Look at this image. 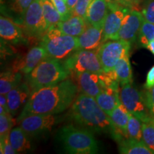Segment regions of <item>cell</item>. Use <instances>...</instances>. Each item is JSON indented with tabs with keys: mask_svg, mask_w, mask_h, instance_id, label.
<instances>
[{
	"mask_svg": "<svg viewBox=\"0 0 154 154\" xmlns=\"http://www.w3.org/2000/svg\"><path fill=\"white\" fill-rule=\"evenodd\" d=\"M132 1L135 5V6H137L138 5H140V4L143 1H145V0H132Z\"/></svg>",
	"mask_w": 154,
	"mask_h": 154,
	"instance_id": "cell-42",
	"label": "cell"
},
{
	"mask_svg": "<svg viewBox=\"0 0 154 154\" xmlns=\"http://www.w3.org/2000/svg\"><path fill=\"white\" fill-rule=\"evenodd\" d=\"M101 74L90 72L76 73L78 87L83 94L95 98L103 89L107 88Z\"/></svg>",
	"mask_w": 154,
	"mask_h": 154,
	"instance_id": "cell-13",
	"label": "cell"
},
{
	"mask_svg": "<svg viewBox=\"0 0 154 154\" xmlns=\"http://www.w3.org/2000/svg\"><path fill=\"white\" fill-rule=\"evenodd\" d=\"M0 151L2 154H15L17 152L13 149L9 139V135L0 137Z\"/></svg>",
	"mask_w": 154,
	"mask_h": 154,
	"instance_id": "cell-35",
	"label": "cell"
},
{
	"mask_svg": "<svg viewBox=\"0 0 154 154\" xmlns=\"http://www.w3.org/2000/svg\"><path fill=\"white\" fill-rule=\"evenodd\" d=\"M119 151L123 154H153L143 140L123 138L119 140Z\"/></svg>",
	"mask_w": 154,
	"mask_h": 154,
	"instance_id": "cell-22",
	"label": "cell"
},
{
	"mask_svg": "<svg viewBox=\"0 0 154 154\" xmlns=\"http://www.w3.org/2000/svg\"><path fill=\"white\" fill-rule=\"evenodd\" d=\"M113 71L121 87L127 84L133 82L132 69L129 61V53L126 54L121 58Z\"/></svg>",
	"mask_w": 154,
	"mask_h": 154,
	"instance_id": "cell-23",
	"label": "cell"
},
{
	"mask_svg": "<svg viewBox=\"0 0 154 154\" xmlns=\"http://www.w3.org/2000/svg\"><path fill=\"white\" fill-rule=\"evenodd\" d=\"M72 118L81 126L98 134H110L118 140L119 136L109 115L100 107L95 98L81 94L72 103Z\"/></svg>",
	"mask_w": 154,
	"mask_h": 154,
	"instance_id": "cell-2",
	"label": "cell"
},
{
	"mask_svg": "<svg viewBox=\"0 0 154 154\" xmlns=\"http://www.w3.org/2000/svg\"><path fill=\"white\" fill-rule=\"evenodd\" d=\"M51 1L52 2L53 5H54L59 14H61L62 17V21L66 20L74 14L72 11L69 9L66 1L64 0H51Z\"/></svg>",
	"mask_w": 154,
	"mask_h": 154,
	"instance_id": "cell-32",
	"label": "cell"
},
{
	"mask_svg": "<svg viewBox=\"0 0 154 154\" xmlns=\"http://www.w3.org/2000/svg\"><path fill=\"white\" fill-rule=\"evenodd\" d=\"M131 44L123 39L111 40L103 42L96 49L103 72L113 70L118 61L123 56L129 53Z\"/></svg>",
	"mask_w": 154,
	"mask_h": 154,
	"instance_id": "cell-8",
	"label": "cell"
},
{
	"mask_svg": "<svg viewBox=\"0 0 154 154\" xmlns=\"http://www.w3.org/2000/svg\"><path fill=\"white\" fill-rule=\"evenodd\" d=\"M109 11L106 0H92L88 7L86 20L88 24L103 28Z\"/></svg>",
	"mask_w": 154,
	"mask_h": 154,
	"instance_id": "cell-16",
	"label": "cell"
},
{
	"mask_svg": "<svg viewBox=\"0 0 154 154\" xmlns=\"http://www.w3.org/2000/svg\"><path fill=\"white\" fill-rule=\"evenodd\" d=\"M63 64L69 72L76 74L84 72L96 74L103 72L96 50H77L66 58Z\"/></svg>",
	"mask_w": 154,
	"mask_h": 154,
	"instance_id": "cell-7",
	"label": "cell"
},
{
	"mask_svg": "<svg viewBox=\"0 0 154 154\" xmlns=\"http://www.w3.org/2000/svg\"><path fill=\"white\" fill-rule=\"evenodd\" d=\"M128 138L136 140H143L142 121L131 113H130L129 120L127 126Z\"/></svg>",
	"mask_w": 154,
	"mask_h": 154,
	"instance_id": "cell-27",
	"label": "cell"
},
{
	"mask_svg": "<svg viewBox=\"0 0 154 154\" xmlns=\"http://www.w3.org/2000/svg\"><path fill=\"white\" fill-rule=\"evenodd\" d=\"M0 36L2 38L12 43H19L23 39V33L20 27L11 19L0 17Z\"/></svg>",
	"mask_w": 154,
	"mask_h": 154,
	"instance_id": "cell-21",
	"label": "cell"
},
{
	"mask_svg": "<svg viewBox=\"0 0 154 154\" xmlns=\"http://www.w3.org/2000/svg\"><path fill=\"white\" fill-rule=\"evenodd\" d=\"M106 2L109 4L123 6V7H128L131 9H133L135 7L132 0H106Z\"/></svg>",
	"mask_w": 154,
	"mask_h": 154,
	"instance_id": "cell-38",
	"label": "cell"
},
{
	"mask_svg": "<svg viewBox=\"0 0 154 154\" xmlns=\"http://www.w3.org/2000/svg\"><path fill=\"white\" fill-rule=\"evenodd\" d=\"M22 73L8 71L2 72L0 78V94L7 95L9 91L20 85Z\"/></svg>",
	"mask_w": 154,
	"mask_h": 154,
	"instance_id": "cell-25",
	"label": "cell"
},
{
	"mask_svg": "<svg viewBox=\"0 0 154 154\" xmlns=\"http://www.w3.org/2000/svg\"><path fill=\"white\" fill-rule=\"evenodd\" d=\"M32 93L29 86L27 84H22L17 87L14 88L7 94V104L11 114H16L19 108L25 103Z\"/></svg>",
	"mask_w": 154,
	"mask_h": 154,
	"instance_id": "cell-17",
	"label": "cell"
},
{
	"mask_svg": "<svg viewBox=\"0 0 154 154\" xmlns=\"http://www.w3.org/2000/svg\"><path fill=\"white\" fill-rule=\"evenodd\" d=\"M141 13L145 20L154 24V0L144 1Z\"/></svg>",
	"mask_w": 154,
	"mask_h": 154,
	"instance_id": "cell-33",
	"label": "cell"
},
{
	"mask_svg": "<svg viewBox=\"0 0 154 154\" xmlns=\"http://www.w3.org/2000/svg\"><path fill=\"white\" fill-rule=\"evenodd\" d=\"M78 86L71 79L32 91L24 109L17 119L33 114H58L66 110L76 99Z\"/></svg>",
	"mask_w": 154,
	"mask_h": 154,
	"instance_id": "cell-1",
	"label": "cell"
},
{
	"mask_svg": "<svg viewBox=\"0 0 154 154\" xmlns=\"http://www.w3.org/2000/svg\"><path fill=\"white\" fill-rule=\"evenodd\" d=\"M43 14L49 29L55 26L62 21V17L56 9L51 0H41Z\"/></svg>",
	"mask_w": 154,
	"mask_h": 154,
	"instance_id": "cell-26",
	"label": "cell"
},
{
	"mask_svg": "<svg viewBox=\"0 0 154 154\" xmlns=\"http://www.w3.org/2000/svg\"><path fill=\"white\" fill-rule=\"evenodd\" d=\"M69 71L59 59L48 57L28 74L27 84L33 91L66 79Z\"/></svg>",
	"mask_w": 154,
	"mask_h": 154,
	"instance_id": "cell-3",
	"label": "cell"
},
{
	"mask_svg": "<svg viewBox=\"0 0 154 154\" xmlns=\"http://www.w3.org/2000/svg\"><path fill=\"white\" fill-rule=\"evenodd\" d=\"M100 107L110 116L113 109L121 101L119 88H106L95 97Z\"/></svg>",
	"mask_w": 154,
	"mask_h": 154,
	"instance_id": "cell-19",
	"label": "cell"
},
{
	"mask_svg": "<svg viewBox=\"0 0 154 154\" xmlns=\"http://www.w3.org/2000/svg\"><path fill=\"white\" fill-rule=\"evenodd\" d=\"M154 86V66L151 68L146 76V81L144 87L147 90L151 89Z\"/></svg>",
	"mask_w": 154,
	"mask_h": 154,
	"instance_id": "cell-37",
	"label": "cell"
},
{
	"mask_svg": "<svg viewBox=\"0 0 154 154\" xmlns=\"http://www.w3.org/2000/svg\"><path fill=\"white\" fill-rule=\"evenodd\" d=\"M138 38L140 47H147L148 44L154 40V24L144 19Z\"/></svg>",
	"mask_w": 154,
	"mask_h": 154,
	"instance_id": "cell-28",
	"label": "cell"
},
{
	"mask_svg": "<svg viewBox=\"0 0 154 154\" xmlns=\"http://www.w3.org/2000/svg\"><path fill=\"white\" fill-rule=\"evenodd\" d=\"M146 49H149V51H151V52L154 55V40H153V41L151 42L149 44H148Z\"/></svg>",
	"mask_w": 154,
	"mask_h": 154,
	"instance_id": "cell-41",
	"label": "cell"
},
{
	"mask_svg": "<svg viewBox=\"0 0 154 154\" xmlns=\"http://www.w3.org/2000/svg\"><path fill=\"white\" fill-rule=\"evenodd\" d=\"M87 24L88 22L84 18L78 15L73 14L66 20L61 21L57 26L63 34L78 37L87 27Z\"/></svg>",
	"mask_w": 154,
	"mask_h": 154,
	"instance_id": "cell-20",
	"label": "cell"
},
{
	"mask_svg": "<svg viewBox=\"0 0 154 154\" xmlns=\"http://www.w3.org/2000/svg\"><path fill=\"white\" fill-rule=\"evenodd\" d=\"M58 136L63 149L69 153L94 154L99 151L97 141L89 130L67 125L61 128Z\"/></svg>",
	"mask_w": 154,
	"mask_h": 154,
	"instance_id": "cell-4",
	"label": "cell"
},
{
	"mask_svg": "<svg viewBox=\"0 0 154 154\" xmlns=\"http://www.w3.org/2000/svg\"><path fill=\"white\" fill-rule=\"evenodd\" d=\"M120 99L127 110L142 122L149 121L152 118L148 108L146 96L138 88L133 86L132 83L121 87Z\"/></svg>",
	"mask_w": 154,
	"mask_h": 154,
	"instance_id": "cell-6",
	"label": "cell"
},
{
	"mask_svg": "<svg viewBox=\"0 0 154 154\" xmlns=\"http://www.w3.org/2000/svg\"><path fill=\"white\" fill-rule=\"evenodd\" d=\"M109 11L103 27V42L114 40L122 26L125 17L132 9L123 6L109 4Z\"/></svg>",
	"mask_w": 154,
	"mask_h": 154,
	"instance_id": "cell-11",
	"label": "cell"
},
{
	"mask_svg": "<svg viewBox=\"0 0 154 154\" xmlns=\"http://www.w3.org/2000/svg\"><path fill=\"white\" fill-rule=\"evenodd\" d=\"M58 121L59 118L54 114H33L24 117L18 123L28 136H37L51 131Z\"/></svg>",
	"mask_w": 154,
	"mask_h": 154,
	"instance_id": "cell-10",
	"label": "cell"
},
{
	"mask_svg": "<svg viewBox=\"0 0 154 154\" xmlns=\"http://www.w3.org/2000/svg\"><path fill=\"white\" fill-rule=\"evenodd\" d=\"M144 21L141 12L136 9H131L125 17L122 26L114 40L123 39L131 44L138 36L140 27Z\"/></svg>",
	"mask_w": 154,
	"mask_h": 154,
	"instance_id": "cell-12",
	"label": "cell"
},
{
	"mask_svg": "<svg viewBox=\"0 0 154 154\" xmlns=\"http://www.w3.org/2000/svg\"><path fill=\"white\" fill-rule=\"evenodd\" d=\"M91 2L92 0H78L73 11L74 14L78 15L86 19L88 9Z\"/></svg>",
	"mask_w": 154,
	"mask_h": 154,
	"instance_id": "cell-34",
	"label": "cell"
},
{
	"mask_svg": "<svg viewBox=\"0 0 154 154\" xmlns=\"http://www.w3.org/2000/svg\"><path fill=\"white\" fill-rule=\"evenodd\" d=\"M0 106L3 107V109H5L6 112L10 113L8 107V104H7V96L4 95V94H1V95H0Z\"/></svg>",
	"mask_w": 154,
	"mask_h": 154,
	"instance_id": "cell-39",
	"label": "cell"
},
{
	"mask_svg": "<svg viewBox=\"0 0 154 154\" xmlns=\"http://www.w3.org/2000/svg\"><path fill=\"white\" fill-rule=\"evenodd\" d=\"M77 38L79 49L96 50L102 43H103V28L89 24Z\"/></svg>",
	"mask_w": 154,
	"mask_h": 154,
	"instance_id": "cell-15",
	"label": "cell"
},
{
	"mask_svg": "<svg viewBox=\"0 0 154 154\" xmlns=\"http://www.w3.org/2000/svg\"><path fill=\"white\" fill-rule=\"evenodd\" d=\"M130 113L122 102L120 101L110 115V118L119 136V139L117 141L123 138H128L127 126L129 120Z\"/></svg>",
	"mask_w": 154,
	"mask_h": 154,
	"instance_id": "cell-18",
	"label": "cell"
},
{
	"mask_svg": "<svg viewBox=\"0 0 154 154\" xmlns=\"http://www.w3.org/2000/svg\"><path fill=\"white\" fill-rule=\"evenodd\" d=\"M13 125L14 121L10 113L5 112L0 114V137L9 135Z\"/></svg>",
	"mask_w": 154,
	"mask_h": 154,
	"instance_id": "cell-30",
	"label": "cell"
},
{
	"mask_svg": "<svg viewBox=\"0 0 154 154\" xmlns=\"http://www.w3.org/2000/svg\"><path fill=\"white\" fill-rule=\"evenodd\" d=\"M34 0H11L10 9L16 14L23 17L25 11Z\"/></svg>",
	"mask_w": 154,
	"mask_h": 154,
	"instance_id": "cell-31",
	"label": "cell"
},
{
	"mask_svg": "<svg viewBox=\"0 0 154 154\" xmlns=\"http://www.w3.org/2000/svg\"><path fill=\"white\" fill-rule=\"evenodd\" d=\"M48 57L49 56L47 51L42 46L34 47L32 48L24 57L16 61L13 66V71L28 75L38 63Z\"/></svg>",
	"mask_w": 154,
	"mask_h": 154,
	"instance_id": "cell-14",
	"label": "cell"
},
{
	"mask_svg": "<svg viewBox=\"0 0 154 154\" xmlns=\"http://www.w3.org/2000/svg\"><path fill=\"white\" fill-rule=\"evenodd\" d=\"M40 46L47 51L48 56L54 59H66L79 50L78 38L63 34L57 26L50 27L42 36Z\"/></svg>",
	"mask_w": 154,
	"mask_h": 154,
	"instance_id": "cell-5",
	"label": "cell"
},
{
	"mask_svg": "<svg viewBox=\"0 0 154 154\" xmlns=\"http://www.w3.org/2000/svg\"><path fill=\"white\" fill-rule=\"evenodd\" d=\"M28 136L20 126L11 130L9 134V142L17 153H22L31 149L32 145Z\"/></svg>",
	"mask_w": 154,
	"mask_h": 154,
	"instance_id": "cell-24",
	"label": "cell"
},
{
	"mask_svg": "<svg viewBox=\"0 0 154 154\" xmlns=\"http://www.w3.org/2000/svg\"><path fill=\"white\" fill-rule=\"evenodd\" d=\"M146 96L150 115L154 119V86L151 89L148 90Z\"/></svg>",
	"mask_w": 154,
	"mask_h": 154,
	"instance_id": "cell-36",
	"label": "cell"
},
{
	"mask_svg": "<svg viewBox=\"0 0 154 154\" xmlns=\"http://www.w3.org/2000/svg\"><path fill=\"white\" fill-rule=\"evenodd\" d=\"M64 1H66V0H64Z\"/></svg>",
	"mask_w": 154,
	"mask_h": 154,
	"instance_id": "cell-43",
	"label": "cell"
},
{
	"mask_svg": "<svg viewBox=\"0 0 154 154\" xmlns=\"http://www.w3.org/2000/svg\"><path fill=\"white\" fill-rule=\"evenodd\" d=\"M24 25L29 34L33 36H43L49 30L44 18L41 0H34L25 11Z\"/></svg>",
	"mask_w": 154,
	"mask_h": 154,
	"instance_id": "cell-9",
	"label": "cell"
},
{
	"mask_svg": "<svg viewBox=\"0 0 154 154\" xmlns=\"http://www.w3.org/2000/svg\"><path fill=\"white\" fill-rule=\"evenodd\" d=\"M77 1H78V0H66V5H67V6H68L69 9H70L72 12L74 11V7L76 5ZM73 14H74V13H73Z\"/></svg>",
	"mask_w": 154,
	"mask_h": 154,
	"instance_id": "cell-40",
	"label": "cell"
},
{
	"mask_svg": "<svg viewBox=\"0 0 154 154\" xmlns=\"http://www.w3.org/2000/svg\"><path fill=\"white\" fill-rule=\"evenodd\" d=\"M143 140L154 154V119L142 122Z\"/></svg>",
	"mask_w": 154,
	"mask_h": 154,
	"instance_id": "cell-29",
	"label": "cell"
}]
</instances>
